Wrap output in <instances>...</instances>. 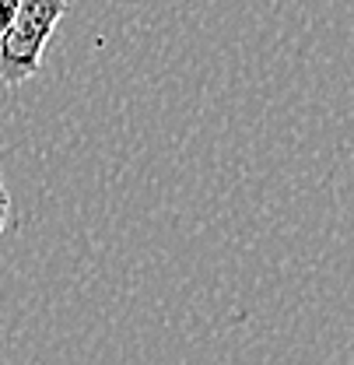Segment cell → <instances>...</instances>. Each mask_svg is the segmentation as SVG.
Returning a JSON list of instances; mask_svg holds the SVG:
<instances>
[{
    "mask_svg": "<svg viewBox=\"0 0 354 365\" xmlns=\"http://www.w3.org/2000/svg\"><path fill=\"white\" fill-rule=\"evenodd\" d=\"M63 14H67V0H21V11L0 43V85L4 88H18L39 74L46 43L53 39Z\"/></svg>",
    "mask_w": 354,
    "mask_h": 365,
    "instance_id": "6da1fadb",
    "label": "cell"
},
{
    "mask_svg": "<svg viewBox=\"0 0 354 365\" xmlns=\"http://www.w3.org/2000/svg\"><path fill=\"white\" fill-rule=\"evenodd\" d=\"M18 11H21V0H0V43H4V36L11 32Z\"/></svg>",
    "mask_w": 354,
    "mask_h": 365,
    "instance_id": "7a4b0ae2",
    "label": "cell"
},
{
    "mask_svg": "<svg viewBox=\"0 0 354 365\" xmlns=\"http://www.w3.org/2000/svg\"><path fill=\"white\" fill-rule=\"evenodd\" d=\"M7 215H11V197H7V186H4V176H0V232L7 225Z\"/></svg>",
    "mask_w": 354,
    "mask_h": 365,
    "instance_id": "3957f363",
    "label": "cell"
}]
</instances>
